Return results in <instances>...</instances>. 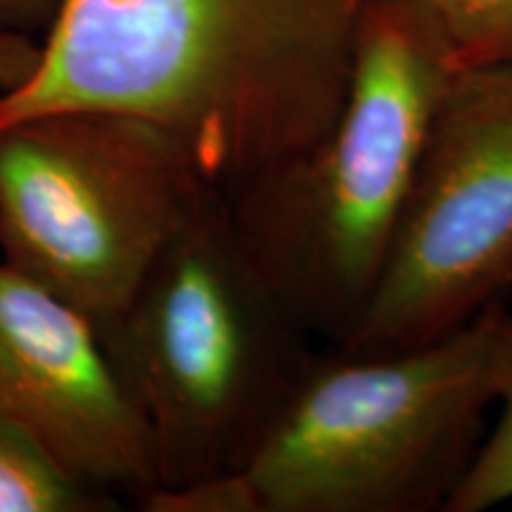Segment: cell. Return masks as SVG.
Here are the masks:
<instances>
[{"label":"cell","mask_w":512,"mask_h":512,"mask_svg":"<svg viewBox=\"0 0 512 512\" xmlns=\"http://www.w3.org/2000/svg\"><path fill=\"white\" fill-rule=\"evenodd\" d=\"M368 0H64L0 124L95 107L164 128L230 195L323 136Z\"/></svg>","instance_id":"6da1fadb"},{"label":"cell","mask_w":512,"mask_h":512,"mask_svg":"<svg viewBox=\"0 0 512 512\" xmlns=\"http://www.w3.org/2000/svg\"><path fill=\"white\" fill-rule=\"evenodd\" d=\"M100 335L150 430L157 489L240 472L316 354L209 183Z\"/></svg>","instance_id":"3957f363"},{"label":"cell","mask_w":512,"mask_h":512,"mask_svg":"<svg viewBox=\"0 0 512 512\" xmlns=\"http://www.w3.org/2000/svg\"><path fill=\"white\" fill-rule=\"evenodd\" d=\"M117 503L76 479L27 432L0 420V512H107Z\"/></svg>","instance_id":"ba28073f"},{"label":"cell","mask_w":512,"mask_h":512,"mask_svg":"<svg viewBox=\"0 0 512 512\" xmlns=\"http://www.w3.org/2000/svg\"><path fill=\"white\" fill-rule=\"evenodd\" d=\"M458 76L422 0H368L328 131L228 195L254 264L325 347L347 344L373 302Z\"/></svg>","instance_id":"7a4b0ae2"},{"label":"cell","mask_w":512,"mask_h":512,"mask_svg":"<svg viewBox=\"0 0 512 512\" xmlns=\"http://www.w3.org/2000/svg\"><path fill=\"white\" fill-rule=\"evenodd\" d=\"M0 420L76 479L140 503L157 489L150 430L91 318L0 261Z\"/></svg>","instance_id":"52a82bcc"},{"label":"cell","mask_w":512,"mask_h":512,"mask_svg":"<svg viewBox=\"0 0 512 512\" xmlns=\"http://www.w3.org/2000/svg\"><path fill=\"white\" fill-rule=\"evenodd\" d=\"M512 294V81L460 72L427 140L366 316L335 349L434 342Z\"/></svg>","instance_id":"8992f818"},{"label":"cell","mask_w":512,"mask_h":512,"mask_svg":"<svg viewBox=\"0 0 512 512\" xmlns=\"http://www.w3.org/2000/svg\"><path fill=\"white\" fill-rule=\"evenodd\" d=\"M202 183L183 147L136 114L69 107L0 124V261L102 332Z\"/></svg>","instance_id":"5b68a950"},{"label":"cell","mask_w":512,"mask_h":512,"mask_svg":"<svg viewBox=\"0 0 512 512\" xmlns=\"http://www.w3.org/2000/svg\"><path fill=\"white\" fill-rule=\"evenodd\" d=\"M496 425L486 430L446 512H484L512 501V316L501 311L496 342Z\"/></svg>","instance_id":"9c48e42d"},{"label":"cell","mask_w":512,"mask_h":512,"mask_svg":"<svg viewBox=\"0 0 512 512\" xmlns=\"http://www.w3.org/2000/svg\"><path fill=\"white\" fill-rule=\"evenodd\" d=\"M64 0H0V38H22L27 31H46L60 15Z\"/></svg>","instance_id":"8fae6325"},{"label":"cell","mask_w":512,"mask_h":512,"mask_svg":"<svg viewBox=\"0 0 512 512\" xmlns=\"http://www.w3.org/2000/svg\"><path fill=\"white\" fill-rule=\"evenodd\" d=\"M444 31L460 72L512 81V0H422Z\"/></svg>","instance_id":"30bf717a"},{"label":"cell","mask_w":512,"mask_h":512,"mask_svg":"<svg viewBox=\"0 0 512 512\" xmlns=\"http://www.w3.org/2000/svg\"><path fill=\"white\" fill-rule=\"evenodd\" d=\"M29 62V50L22 41H15V38H3L0 41V67L8 69L10 74H15L17 79L24 74Z\"/></svg>","instance_id":"7c38bea8"},{"label":"cell","mask_w":512,"mask_h":512,"mask_svg":"<svg viewBox=\"0 0 512 512\" xmlns=\"http://www.w3.org/2000/svg\"><path fill=\"white\" fill-rule=\"evenodd\" d=\"M501 311L411 349H316L242 467L261 512H446L496 403Z\"/></svg>","instance_id":"277c9868"}]
</instances>
